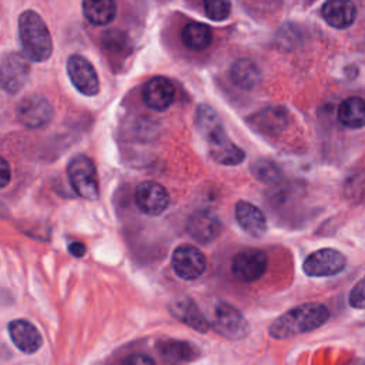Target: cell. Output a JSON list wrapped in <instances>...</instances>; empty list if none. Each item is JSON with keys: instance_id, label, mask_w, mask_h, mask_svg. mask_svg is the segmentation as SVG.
I'll return each mask as SVG.
<instances>
[{"instance_id": "27", "label": "cell", "mask_w": 365, "mask_h": 365, "mask_svg": "<svg viewBox=\"0 0 365 365\" xmlns=\"http://www.w3.org/2000/svg\"><path fill=\"white\" fill-rule=\"evenodd\" d=\"M202 3L207 17L212 21H222L231 13L230 0H202Z\"/></svg>"}, {"instance_id": "8", "label": "cell", "mask_w": 365, "mask_h": 365, "mask_svg": "<svg viewBox=\"0 0 365 365\" xmlns=\"http://www.w3.org/2000/svg\"><path fill=\"white\" fill-rule=\"evenodd\" d=\"M51 103L38 94L21 98L16 107L17 121L27 128H40L47 125L53 118Z\"/></svg>"}, {"instance_id": "31", "label": "cell", "mask_w": 365, "mask_h": 365, "mask_svg": "<svg viewBox=\"0 0 365 365\" xmlns=\"http://www.w3.org/2000/svg\"><path fill=\"white\" fill-rule=\"evenodd\" d=\"M123 365H155L154 359L147 355V354H141V352H135L128 355L124 361Z\"/></svg>"}, {"instance_id": "24", "label": "cell", "mask_w": 365, "mask_h": 365, "mask_svg": "<svg viewBox=\"0 0 365 365\" xmlns=\"http://www.w3.org/2000/svg\"><path fill=\"white\" fill-rule=\"evenodd\" d=\"M181 40L185 47L194 51H201L211 44L212 31L207 24L192 21L184 26L181 31Z\"/></svg>"}, {"instance_id": "18", "label": "cell", "mask_w": 365, "mask_h": 365, "mask_svg": "<svg viewBox=\"0 0 365 365\" xmlns=\"http://www.w3.org/2000/svg\"><path fill=\"white\" fill-rule=\"evenodd\" d=\"M170 311L173 317L198 332H207L210 328L208 321L190 297H180L173 299L170 304Z\"/></svg>"}, {"instance_id": "15", "label": "cell", "mask_w": 365, "mask_h": 365, "mask_svg": "<svg viewBox=\"0 0 365 365\" xmlns=\"http://www.w3.org/2000/svg\"><path fill=\"white\" fill-rule=\"evenodd\" d=\"M250 125L259 134L278 135L288 124L287 110L282 107H265L248 118Z\"/></svg>"}, {"instance_id": "26", "label": "cell", "mask_w": 365, "mask_h": 365, "mask_svg": "<svg viewBox=\"0 0 365 365\" xmlns=\"http://www.w3.org/2000/svg\"><path fill=\"white\" fill-rule=\"evenodd\" d=\"M251 174L255 180L264 184H274L282 180V170L281 167L268 158H258L250 167Z\"/></svg>"}, {"instance_id": "30", "label": "cell", "mask_w": 365, "mask_h": 365, "mask_svg": "<svg viewBox=\"0 0 365 365\" xmlns=\"http://www.w3.org/2000/svg\"><path fill=\"white\" fill-rule=\"evenodd\" d=\"M348 301L352 308L365 309V275L352 287Z\"/></svg>"}, {"instance_id": "33", "label": "cell", "mask_w": 365, "mask_h": 365, "mask_svg": "<svg viewBox=\"0 0 365 365\" xmlns=\"http://www.w3.org/2000/svg\"><path fill=\"white\" fill-rule=\"evenodd\" d=\"M68 252L73 255V257H77V258H81L84 254H86V245L83 242H70L68 244Z\"/></svg>"}, {"instance_id": "34", "label": "cell", "mask_w": 365, "mask_h": 365, "mask_svg": "<svg viewBox=\"0 0 365 365\" xmlns=\"http://www.w3.org/2000/svg\"><path fill=\"white\" fill-rule=\"evenodd\" d=\"M355 365H365V359H361V361H358Z\"/></svg>"}, {"instance_id": "7", "label": "cell", "mask_w": 365, "mask_h": 365, "mask_svg": "<svg viewBox=\"0 0 365 365\" xmlns=\"http://www.w3.org/2000/svg\"><path fill=\"white\" fill-rule=\"evenodd\" d=\"M348 264L346 257L335 248H319L311 252L302 262V269L308 277L321 278L332 277L345 269Z\"/></svg>"}, {"instance_id": "11", "label": "cell", "mask_w": 365, "mask_h": 365, "mask_svg": "<svg viewBox=\"0 0 365 365\" xmlns=\"http://www.w3.org/2000/svg\"><path fill=\"white\" fill-rule=\"evenodd\" d=\"M171 265L174 272L181 279L192 281L204 274L207 259L197 247L184 244L174 250L171 257Z\"/></svg>"}, {"instance_id": "10", "label": "cell", "mask_w": 365, "mask_h": 365, "mask_svg": "<svg viewBox=\"0 0 365 365\" xmlns=\"http://www.w3.org/2000/svg\"><path fill=\"white\" fill-rule=\"evenodd\" d=\"M67 74L76 90L93 97L100 90V80L94 66L80 54H71L67 60Z\"/></svg>"}, {"instance_id": "32", "label": "cell", "mask_w": 365, "mask_h": 365, "mask_svg": "<svg viewBox=\"0 0 365 365\" xmlns=\"http://www.w3.org/2000/svg\"><path fill=\"white\" fill-rule=\"evenodd\" d=\"M10 177H11V170L9 163L0 155V188L6 187L10 182Z\"/></svg>"}, {"instance_id": "16", "label": "cell", "mask_w": 365, "mask_h": 365, "mask_svg": "<svg viewBox=\"0 0 365 365\" xmlns=\"http://www.w3.org/2000/svg\"><path fill=\"white\" fill-rule=\"evenodd\" d=\"M235 220L241 230L254 238H261L267 232L265 214L250 201L238 200L235 204Z\"/></svg>"}, {"instance_id": "12", "label": "cell", "mask_w": 365, "mask_h": 365, "mask_svg": "<svg viewBox=\"0 0 365 365\" xmlns=\"http://www.w3.org/2000/svg\"><path fill=\"white\" fill-rule=\"evenodd\" d=\"M185 228L194 241L210 244L220 235L222 224L215 212L210 210H197L188 217Z\"/></svg>"}, {"instance_id": "17", "label": "cell", "mask_w": 365, "mask_h": 365, "mask_svg": "<svg viewBox=\"0 0 365 365\" xmlns=\"http://www.w3.org/2000/svg\"><path fill=\"white\" fill-rule=\"evenodd\" d=\"M13 344L24 354H34L43 344L37 328L26 319H14L7 327Z\"/></svg>"}, {"instance_id": "14", "label": "cell", "mask_w": 365, "mask_h": 365, "mask_svg": "<svg viewBox=\"0 0 365 365\" xmlns=\"http://www.w3.org/2000/svg\"><path fill=\"white\" fill-rule=\"evenodd\" d=\"M175 98V87L167 77L155 76L143 87V100L155 111H165Z\"/></svg>"}, {"instance_id": "5", "label": "cell", "mask_w": 365, "mask_h": 365, "mask_svg": "<svg viewBox=\"0 0 365 365\" xmlns=\"http://www.w3.org/2000/svg\"><path fill=\"white\" fill-rule=\"evenodd\" d=\"M30 76V64L26 54L9 51L0 60V88L9 94H17Z\"/></svg>"}, {"instance_id": "20", "label": "cell", "mask_w": 365, "mask_h": 365, "mask_svg": "<svg viewBox=\"0 0 365 365\" xmlns=\"http://www.w3.org/2000/svg\"><path fill=\"white\" fill-rule=\"evenodd\" d=\"M157 349L163 361L170 365H182L194 361L200 355L194 344L178 339H161L157 344Z\"/></svg>"}, {"instance_id": "3", "label": "cell", "mask_w": 365, "mask_h": 365, "mask_svg": "<svg viewBox=\"0 0 365 365\" xmlns=\"http://www.w3.org/2000/svg\"><path fill=\"white\" fill-rule=\"evenodd\" d=\"M19 37L29 60L40 63L53 53V38L43 17L34 10H24L19 17Z\"/></svg>"}, {"instance_id": "22", "label": "cell", "mask_w": 365, "mask_h": 365, "mask_svg": "<svg viewBox=\"0 0 365 365\" xmlns=\"http://www.w3.org/2000/svg\"><path fill=\"white\" fill-rule=\"evenodd\" d=\"M230 77L237 87L242 90H251L259 83L261 71L258 66L250 58H240L232 63L230 68Z\"/></svg>"}, {"instance_id": "29", "label": "cell", "mask_w": 365, "mask_h": 365, "mask_svg": "<svg viewBox=\"0 0 365 365\" xmlns=\"http://www.w3.org/2000/svg\"><path fill=\"white\" fill-rule=\"evenodd\" d=\"M103 44L110 53H121L127 48V37L118 30H108L103 36Z\"/></svg>"}, {"instance_id": "25", "label": "cell", "mask_w": 365, "mask_h": 365, "mask_svg": "<svg viewBox=\"0 0 365 365\" xmlns=\"http://www.w3.org/2000/svg\"><path fill=\"white\" fill-rule=\"evenodd\" d=\"M302 191H304L302 182L281 180L278 182H274L272 187L267 191V198L272 207H282L289 201L298 198Z\"/></svg>"}, {"instance_id": "2", "label": "cell", "mask_w": 365, "mask_h": 365, "mask_svg": "<svg viewBox=\"0 0 365 365\" xmlns=\"http://www.w3.org/2000/svg\"><path fill=\"white\" fill-rule=\"evenodd\" d=\"M329 319V309L321 302L299 304L279 317H277L268 328L269 336L275 339H287L318 329Z\"/></svg>"}, {"instance_id": "6", "label": "cell", "mask_w": 365, "mask_h": 365, "mask_svg": "<svg viewBox=\"0 0 365 365\" xmlns=\"http://www.w3.org/2000/svg\"><path fill=\"white\" fill-rule=\"evenodd\" d=\"M211 327L218 335L232 341L242 339L250 334V324L245 317L228 302H220L215 307Z\"/></svg>"}, {"instance_id": "21", "label": "cell", "mask_w": 365, "mask_h": 365, "mask_svg": "<svg viewBox=\"0 0 365 365\" xmlns=\"http://www.w3.org/2000/svg\"><path fill=\"white\" fill-rule=\"evenodd\" d=\"M83 14L94 26H106L117 16L115 0H83Z\"/></svg>"}, {"instance_id": "23", "label": "cell", "mask_w": 365, "mask_h": 365, "mask_svg": "<svg viewBox=\"0 0 365 365\" xmlns=\"http://www.w3.org/2000/svg\"><path fill=\"white\" fill-rule=\"evenodd\" d=\"M338 118L348 128H362L365 125V100L361 97L345 98L339 104Z\"/></svg>"}, {"instance_id": "4", "label": "cell", "mask_w": 365, "mask_h": 365, "mask_svg": "<svg viewBox=\"0 0 365 365\" xmlns=\"http://www.w3.org/2000/svg\"><path fill=\"white\" fill-rule=\"evenodd\" d=\"M67 177L77 195L90 201L98 198L100 188L97 170L90 157L84 154L74 155L67 165Z\"/></svg>"}, {"instance_id": "19", "label": "cell", "mask_w": 365, "mask_h": 365, "mask_svg": "<svg viewBox=\"0 0 365 365\" xmlns=\"http://www.w3.org/2000/svg\"><path fill=\"white\" fill-rule=\"evenodd\" d=\"M322 19L334 29H348L356 19V7L351 0H327L321 7Z\"/></svg>"}, {"instance_id": "28", "label": "cell", "mask_w": 365, "mask_h": 365, "mask_svg": "<svg viewBox=\"0 0 365 365\" xmlns=\"http://www.w3.org/2000/svg\"><path fill=\"white\" fill-rule=\"evenodd\" d=\"M345 197L352 202H361L365 198V175H352L345 182Z\"/></svg>"}, {"instance_id": "13", "label": "cell", "mask_w": 365, "mask_h": 365, "mask_svg": "<svg viewBox=\"0 0 365 365\" xmlns=\"http://www.w3.org/2000/svg\"><path fill=\"white\" fill-rule=\"evenodd\" d=\"M135 204L147 215H160L167 210L170 195L161 184L144 181L135 188Z\"/></svg>"}, {"instance_id": "9", "label": "cell", "mask_w": 365, "mask_h": 365, "mask_svg": "<svg viewBox=\"0 0 365 365\" xmlns=\"http://www.w3.org/2000/svg\"><path fill=\"white\" fill-rule=\"evenodd\" d=\"M267 254L257 248H247L237 252L231 261L232 275L241 282H255L267 271Z\"/></svg>"}, {"instance_id": "1", "label": "cell", "mask_w": 365, "mask_h": 365, "mask_svg": "<svg viewBox=\"0 0 365 365\" xmlns=\"http://www.w3.org/2000/svg\"><path fill=\"white\" fill-rule=\"evenodd\" d=\"M195 127L207 144L208 155L218 164L237 165L245 160V153L225 133L217 111L208 104H200L195 111Z\"/></svg>"}]
</instances>
